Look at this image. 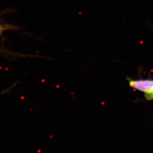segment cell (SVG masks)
Wrapping results in <instances>:
<instances>
[{"instance_id":"7a4b0ae2","label":"cell","mask_w":153,"mask_h":153,"mask_svg":"<svg viewBox=\"0 0 153 153\" xmlns=\"http://www.w3.org/2000/svg\"><path fill=\"white\" fill-rule=\"evenodd\" d=\"M4 29V28L3 26H1V25H0V35L1 34V33L3 32Z\"/></svg>"},{"instance_id":"3957f363","label":"cell","mask_w":153,"mask_h":153,"mask_svg":"<svg viewBox=\"0 0 153 153\" xmlns=\"http://www.w3.org/2000/svg\"><path fill=\"white\" fill-rule=\"evenodd\" d=\"M148 99H153V94L152 95H151V96L149 97V98H148Z\"/></svg>"},{"instance_id":"6da1fadb","label":"cell","mask_w":153,"mask_h":153,"mask_svg":"<svg viewBox=\"0 0 153 153\" xmlns=\"http://www.w3.org/2000/svg\"><path fill=\"white\" fill-rule=\"evenodd\" d=\"M130 87L144 92L148 99L153 94V80H136L129 81Z\"/></svg>"}]
</instances>
